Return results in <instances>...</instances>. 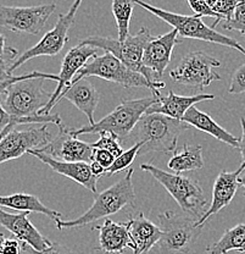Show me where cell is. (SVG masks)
Here are the masks:
<instances>
[{"mask_svg":"<svg viewBox=\"0 0 245 254\" xmlns=\"http://www.w3.org/2000/svg\"><path fill=\"white\" fill-rule=\"evenodd\" d=\"M220 66V60L205 52H192L182 58L170 71V76L176 83L202 91L213 81H220L221 76L215 72Z\"/></svg>","mask_w":245,"mask_h":254,"instance_id":"obj_10","label":"cell"},{"mask_svg":"<svg viewBox=\"0 0 245 254\" xmlns=\"http://www.w3.org/2000/svg\"><path fill=\"white\" fill-rule=\"evenodd\" d=\"M94 229L99 231V243L96 251L115 254L123 253L126 248L132 250L133 245L126 222H115L110 219H105L104 224L96 226Z\"/></svg>","mask_w":245,"mask_h":254,"instance_id":"obj_21","label":"cell"},{"mask_svg":"<svg viewBox=\"0 0 245 254\" xmlns=\"http://www.w3.org/2000/svg\"><path fill=\"white\" fill-rule=\"evenodd\" d=\"M98 52V48L92 46H83L78 43L77 46L73 47L72 49L68 50L67 54L65 55L64 60L61 64V70H60L59 81H57V87L54 93H51V98L46 108L42 110L41 114L49 115L52 108L59 103L60 97L64 93L65 89L68 88L72 82V79L76 77L78 72L86 66V64L94 58Z\"/></svg>","mask_w":245,"mask_h":254,"instance_id":"obj_14","label":"cell"},{"mask_svg":"<svg viewBox=\"0 0 245 254\" xmlns=\"http://www.w3.org/2000/svg\"><path fill=\"white\" fill-rule=\"evenodd\" d=\"M187 1H188L189 6L192 7V10H193L194 15L196 16H199V17H202V16H210V17L216 18L215 22H213V25L211 26L212 28H215L216 26L220 23V21H222L205 0H187Z\"/></svg>","mask_w":245,"mask_h":254,"instance_id":"obj_33","label":"cell"},{"mask_svg":"<svg viewBox=\"0 0 245 254\" xmlns=\"http://www.w3.org/2000/svg\"><path fill=\"white\" fill-rule=\"evenodd\" d=\"M115 157L106 149H101V148H93V154H92V160L91 161H97L99 163L102 168L107 169L109 166H111V164L114 163Z\"/></svg>","mask_w":245,"mask_h":254,"instance_id":"obj_36","label":"cell"},{"mask_svg":"<svg viewBox=\"0 0 245 254\" xmlns=\"http://www.w3.org/2000/svg\"><path fill=\"white\" fill-rule=\"evenodd\" d=\"M41 152L46 153L50 157L62 161H84L91 163L93 147L91 143L78 139V137L73 136L70 129L64 124L59 126V132L56 136L52 137L46 147L41 148Z\"/></svg>","mask_w":245,"mask_h":254,"instance_id":"obj_15","label":"cell"},{"mask_svg":"<svg viewBox=\"0 0 245 254\" xmlns=\"http://www.w3.org/2000/svg\"><path fill=\"white\" fill-rule=\"evenodd\" d=\"M223 28L228 31H238L245 37V0H241L231 20L225 21Z\"/></svg>","mask_w":245,"mask_h":254,"instance_id":"obj_31","label":"cell"},{"mask_svg":"<svg viewBox=\"0 0 245 254\" xmlns=\"http://www.w3.org/2000/svg\"><path fill=\"white\" fill-rule=\"evenodd\" d=\"M142 147H143V143L142 142L134 143L130 149L125 150L120 157L115 159L114 163L111 164V166H109V168L105 170L104 176H112V175L120 173V171L131 169L132 164L136 160L137 155L139 154V150H141Z\"/></svg>","mask_w":245,"mask_h":254,"instance_id":"obj_29","label":"cell"},{"mask_svg":"<svg viewBox=\"0 0 245 254\" xmlns=\"http://www.w3.org/2000/svg\"><path fill=\"white\" fill-rule=\"evenodd\" d=\"M0 206L14 209L18 211H30V213H39L48 216L52 221L57 220L62 216L61 213L48 208L41 202L37 195L26 194V193H15L11 195H0Z\"/></svg>","mask_w":245,"mask_h":254,"instance_id":"obj_25","label":"cell"},{"mask_svg":"<svg viewBox=\"0 0 245 254\" xmlns=\"http://www.w3.org/2000/svg\"><path fill=\"white\" fill-rule=\"evenodd\" d=\"M46 79L57 82L59 76L34 71L30 77L10 84L6 93L2 97L1 105L11 119L41 115L42 110L48 105L51 98V93L43 88Z\"/></svg>","mask_w":245,"mask_h":254,"instance_id":"obj_2","label":"cell"},{"mask_svg":"<svg viewBox=\"0 0 245 254\" xmlns=\"http://www.w3.org/2000/svg\"><path fill=\"white\" fill-rule=\"evenodd\" d=\"M239 185H241L242 187H243L244 189V190H245V175H241V176H239Z\"/></svg>","mask_w":245,"mask_h":254,"instance_id":"obj_44","label":"cell"},{"mask_svg":"<svg viewBox=\"0 0 245 254\" xmlns=\"http://www.w3.org/2000/svg\"><path fill=\"white\" fill-rule=\"evenodd\" d=\"M12 60L9 59H0V83L1 82H7L14 79L16 76H14L10 71V67L12 65Z\"/></svg>","mask_w":245,"mask_h":254,"instance_id":"obj_39","label":"cell"},{"mask_svg":"<svg viewBox=\"0 0 245 254\" xmlns=\"http://www.w3.org/2000/svg\"><path fill=\"white\" fill-rule=\"evenodd\" d=\"M100 137L97 142H94L92 144L93 148H101V149H106L114 155L115 158L120 157L123 153L122 145H121L120 139L117 137H115L114 134L107 133V132H102V133H99Z\"/></svg>","mask_w":245,"mask_h":254,"instance_id":"obj_30","label":"cell"},{"mask_svg":"<svg viewBox=\"0 0 245 254\" xmlns=\"http://www.w3.org/2000/svg\"><path fill=\"white\" fill-rule=\"evenodd\" d=\"M89 164H91V170L92 173H93V175H96L97 177L104 176L105 170H106V169L102 168V166L100 165L99 163H97V161H91Z\"/></svg>","mask_w":245,"mask_h":254,"instance_id":"obj_43","label":"cell"},{"mask_svg":"<svg viewBox=\"0 0 245 254\" xmlns=\"http://www.w3.org/2000/svg\"><path fill=\"white\" fill-rule=\"evenodd\" d=\"M133 0H112L111 10L118 31V41L125 42L130 36V22L133 14Z\"/></svg>","mask_w":245,"mask_h":254,"instance_id":"obj_28","label":"cell"},{"mask_svg":"<svg viewBox=\"0 0 245 254\" xmlns=\"http://www.w3.org/2000/svg\"><path fill=\"white\" fill-rule=\"evenodd\" d=\"M133 1L134 4L144 7L150 14L155 15L160 20L165 21L166 23L172 26L175 30H177L180 38L199 39V41L209 42V43L220 44V46L238 50V52L245 55V48L241 43H238L236 39L231 38V37H227L225 34L220 33V32L215 31V28L205 25V22L199 16H187L166 11V10L152 6V5L147 4L143 0H133Z\"/></svg>","mask_w":245,"mask_h":254,"instance_id":"obj_7","label":"cell"},{"mask_svg":"<svg viewBox=\"0 0 245 254\" xmlns=\"http://www.w3.org/2000/svg\"><path fill=\"white\" fill-rule=\"evenodd\" d=\"M5 238H6V237H5L4 235L0 234V254H1V246H2V242H4Z\"/></svg>","mask_w":245,"mask_h":254,"instance_id":"obj_45","label":"cell"},{"mask_svg":"<svg viewBox=\"0 0 245 254\" xmlns=\"http://www.w3.org/2000/svg\"><path fill=\"white\" fill-rule=\"evenodd\" d=\"M241 125H242V137L239 138V152H241L243 161H245V119H241Z\"/></svg>","mask_w":245,"mask_h":254,"instance_id":"obj_42","label":"cell"},{"mask_svg":"<svg viewBox=\"0 0 245 254\" xmlns=\"http://www.w3.org/2000/svg\"><path fill=\"white\" fill-rule=\"evenodd\" d=\"M167 166L170 170L176 174L196 171L204 168V158H202L201 145L184 144L181 152H176L173 157L168 160Z\"/></svg>","mask_w":245,"mask_h":254,"instance_id":"obj_26","label":"cell"},{"mask_svg":"<svg viewBox=\"0 0 245 254\" xmlns=\"http://www.w3.org/2000/svg\"><path fill=\"white\" fill-rule=\"evenodd\" d=\"M52 139L48 124L26 129L14 128L0 139V164L27 154L31 149H41Z\"/></svg>","mask_w":245,"mask_h":254,"instance_id":"obj_13","label":"cell"},{"mask_svg":"<svg viewBox=\"0 0 245 254\" xmlns=\"http://www.w3.org/2000/svg\"><path fill=\"white\" fill-rule=\"evenodd\" d=\"M182 121H184V123L188 124L189 126L194 127V128L199 129V131L209 133L210 136L213 137V138L231 145L232 148L239 147L238 137H234L233 134H231L228 131H226L223 127H221L215 120H213L209 114L199 110L196 105L187 111L186 115L182 119Z\"/></svg>","mask_w":245,"mask_h":254,"instance_id":"obj_24","label":"cell"},{"mask_svg":"<svg viewBox=\"0 0 245 254\" xmlns=\"http://www.w3.org/2000/svg\"><path fill=\"white\" fill-rule=\"evenodd\" d=\"M22 242L17 238H5L1 246V254H21Z\"/></svg>","mask_w":245,"mask_h":254,"instance_id":"obj_37","label":"cell"},{"mask_svg":"<svg viewBox=\"0 0 245 254\" xmlns=\"http://www.w3.org/2000/svg\"><path fill=\"white\" fill-rule=\"evenodd\" d=\"M22 252L27 254H73L70 248L57 242L52 243L49 248H47L44 251H36L32 247L26 245V243H22Z\"/></svg>","mask_w":245,"mask_h":254,"instance_id":"obj_35","label":"cell"},{"mask_svg":"<svg viewBox=\"0 0 245 254\" xmlns=\"http://www.w3.org/2000/svg\"><path fill=\"white\" fill-rule=\"evenodd\" d=\"M132 240L134 254H146L152 250L161 237V229L144 216L143 213L132 216L126 222Z\"/></svg>","mask_w":245,"mask_h":254,"instance_id":"obj_20","label":"cell"},{"mask_svg":"<svg viewBox=\"0 0 245 254\" xmlns=\"http://www.w3.org/2000/svg\"><path fill=\"white\" fill-rule=\"evenodd\" d=\"M149 30L147 27L141 28L133 36H128L125 42H120L118 39L110 38V37L92 36L82 39L80 44L83 46H92L98 49H102L114 54L117 59L125 64L128 68L141 73L146 77L152 86V95L161 97V89L165 88V82L155 79L152 73L143 65V54L147 42L151 38Z\"/></svg>","mask_w":245,"mask_h":254,"instance_id":"obj_4","label":"cell"},{"mask_svg":"<svg viewBox=\"0 0 245 254\" xmlns=\"http://www.w3.org/2000/svg\"><path fill=\"white\" fill-rule=\"evenodd\" d=\"M231 251L245 252V224L226 230L220 240L206 247V254H227Z\"/></svg>","mask_w":245,"mask_h":254,"instance_id":"obj_27","label":"cell"},{"mask_svg":"<svg viewBox=\"0 0 245 254\" xmlns=\"http://www.w3.org/2000/svg\"><path fill=\"white\" fill-rule=\"evenodd\" d=\"M205 1L207 2V4L210 5V6H213V5H215V2H216V0H205Z\"/></svg>","mask_w":245,"mask_h":254,"instance_id":"obj_46","label":"cell"},{"mask_svg":"<svg viewBox=\"0 0 245 254\" xmlns=\"http://www.w3.org/2000/svg\"><path fill=\"white\" fill-rule=\"evenodd\" d=\"M228 92L232 94L245 93V64L236 68L232 75Z\"/></svg>","mask_w":245,"mask_h":254,"instance_id":"obj_34","label":"cell"},{"mask_svg":"<svg viewBox=\"0 0 245 254\" xmlns=\"http://www.w3.org/2000/svg\"><path fill=\"white\" fill-rule=\"evenodd\" d=\"M82 1L83 0H75L72 6L70 7V10L66 14L59 15V18H57L52 30L47 32L43 38L36 46L27 49L20 57L16 58V60L12 63L11 67H10L11 73L20 66H22L23 64L27 63L28 60H32L38 57H56L64 49L65 44L70 39L68 38V31H70L71 26L75 22L76 14L80 9Z\"/></svg>","mask_w":245,"mask_h":254,"instance_id":"obj_11","label":"cell"},{"mask_svg":"<svg viewBox=\"0 0 245 254\" xmlns=\"http://www.w3.org/2000/svg\"><path fill=\"white\" fill-rule=\"evenodd\" d=\"M160 98L161 97L151 95V97L141 98V99L123 100L120 105H117L111 113L107 114L98 123L93 125L82 126L77 129H70V131L76 137L82 136V134L107 132L122 141L132 133L134 127L143 118L147 109L160 102Z\"/></svg>","mask_w":245,"mask_h":254,"instance_id":"obj_5","label":"cell"},{"mask_svg":"<svg viewBox=\"0 0 245 254\" xmlns=\"http://www.w3.org/2000/svg\"><path fill=\"white\" fill-rule=\"evenodd\" d=\"M181 42L182 38L178 37V32L175 28L162 36L151 37L147 42L143 54V65L152 73L155 79L161 81L171 62L173 49Z\"/></svg>","mask_w":245,"mask_h":254,"instance_id":"obj_16","label":"cell"},{"mask_svg":"<svg viewBox=\"0 0 245 254\" xmlns=\"http://www.w3.org/2000/svg\"><path fill=\"white\" fill-rule=\"evenodd\" d=\"M61 99L68 100L78 110L82 111L88 118L89 125H93L97 123L94 120V111H96L100 102V94L88 79L82 78L71 84L61 94L60 100Z\"/></svg>","mask_w":245,"mask_h":254,"instance_id":"obj_22","label":"cell"},{"mask_svg":"<svg viewBox=\"0 0 245 254\" xmlns=\"http://www.w3.org/2000/svg\"><path fill=\"white\" fill-rule=\"evenodd\" d=\"M244 170L245 161L242 163V165L236 171H232V173L221 171L218 174V176L215 180V184H213L211 204H210L206 213L204 214V216L197 221L199 226L204 227L205 222L209 220V218H211L212 215H215L218 211L222 210L223 208L231 204L237 190H238V187L241 186L238 180Z\"/></svg>","mask_w":245,"mask_h":254,"instance_id":"obj_19","label":"cell"},{"mask_svg":"<svg viewBox=\"0 0 245 254\" xmlns=\"http://www.w3.org/2000/svg\"><path fill=\"white\" fill-rule=\"evenodd\" d=\"M215 95L213 94H205L200 93L191 97H184V95L176 94L173 91H170L167 95L160 98V102L157 104L152 105L151 108L147 109V114L157 113L162 115L168 116V118L176 119V120H182L186 113L191 109L192 107L197 104L200 102L205 100H213Z\"/></svg>","mask_w":245,"mask_h":254,"instance_id":"obj_23","label":"cell"},{"mask_svg":"<svg viewBox=\"0 0 245 254\" xmlns=\"http://www.w3.org/2000/svg\"><path fill=\"white\" fill-rule=\"evenodd\" d=\"M91 76L121 84L125 88L144 87V88L151 89L152 92L151 83L143 75L128 68L120 59H117L114 54L109 52H105L100 57L96 55L93 59L89 60L72 79L71 84L82 78L91 77Z\"/></svg>","mask_w":245,"mask_h":254,"instance_id":"obj_9","label":"cell"},{"mask_svg":"<svg viewBox=\"0 0 245 254\" xmlns=\"http://www.w3.org/2000/svg\"><path fill=\"white\" fill-rule=\"evenodd\" d=\"M30 211L10 214L0 208V226L11 232L15 238L32 247L36 251H44L52 245L47 237L31 222Z\"/></svg>","mask_w":245,"mask_h":254,"instance_id":"obj_17","label":"cell"},{"mask_svg":"<svg viewBox=\"0 0 245 254\" xmlns=\"http://www.w3.org/2000/svg\"><path fill=\"white\" fill-rule=\"evenodd\" d=\"M241 0H216L212 10L223 21L231 20Z\"/></svg>","mask_w":245,"mask_h":254,"instance_id":"obj_32","label":"cell"},{"mask_svg":"<svg viewBox=\"0 0 245 254\" xmlns=\"http://www.w3.org/2000/svg\"><path fill=\"white\" fill-rule=\"evenodd\" d=\"M27 154L33 155L42 163L48 165L51 170L55 173L62 175V176L68 177V179L73 180L81 186L86 187L93 193H98L97 190V184H98L99 177L93 175L91 170V164L84 163V161H76V163H71V161H62L57 160V159L50 157L46 153L41 152L38 149H31L28 150Z\"/></svg>","mask_w":245,"mask_h":254,"instance_id":"obj_18","label":"cell"},{"mask_svg":"<svg viewBox=\"0 0 245 254\" xmlns=\"http://www.w3.org/2000/svg\"><path fill=\"white\" fill-rule=\"evenodd\" d=\"M133 169H128L127 173L122 179L115 182L109 189L102 190L101 193H97L94 203L91 208L73 220H55V225L59 230L73 229V227H82L100 220L102 218H107L110 215L118 213L125 209L126 206L136 208L137 197L134 192L133 182Z\"/></svg>","mask_w":245,"mask_h":254,"instance_id":"obj_1","label":"cell"},{"mask_svg":"<svg viewBox=\"0 0 245 254\" xmlns=\"http://www.w3.org/2000/svg\"><path fill=\"white\" fill-rule=\"evenodd\" d=\"M10 123H11V116L4 110L1 103H0V133L10 125Z\"/></svg>","mask_w":245,"mask_h":254,"instance_id":"obj_41","label":"cell"},{"mask_svg":"<svg viewBox=\"0 0 245 254\" xmlns=\"http://www.w3.org/2000/svg\"><path fill=\"white\" fill-rule=\"evenodd\" d=\"M31 75H32V72H30V73H26V75L16 76V77H15L14 79H11V81H7V82H1V83H0V103H1V99H2V97H4L5 93H6V89L9 88V86H10V84H11V83H14V82H16V81H20V79H23V78H27V77H30Z\"/></svg>","mask_w":245,"mask_h":254,"instance_id":"obj_40","label":"cell"},{"mask_svg":"<svg viewBox=\"0 0 245 254\" xmlns=\"http://www.w3.org/2000/svg\"><path fill=\"white\" fill-rule=\"evenodd\" d=\"M55 9V4L38 6H6L0 4V27L17 33L38 34Z\"/></svg>","mask_w":245,"mask_h":254,"instance_id":"obj_12","label":"cell"},{"mask_svg":"<svg viewBox=\"0 0 245 254\" xmlns=\"http://www.w3.org/2000/svg\"><path fill=\"white\" fill-rule=\"evenodd\" d=\"M18 52L15 48L6 46V38L0 33V59H9L15 62Z\"/></svg>","mask_w":245,"mask_h":254,"instance_id":"obj_38","label":"cell"},{"mask_svg":"<svg viewBox=\"0 0 245 254\" xmlns=\"http://www.w3.org/2000/svg\"><path fill=\"white\" fill-rule=\"evenodd\" d=\"M189 128L192 126L182 120L162 114L146 113L128 137H132L136 143H143L139 150L141 155L149 152L170 154L176 152L178 137Z\"/></svg>","mask_w":245,"mask_h":254,"instance_id":"obj_3","label":"cell"},{"mask_svg":"<svg viewBox=\"0 0 245 254\" xmlns=\"http://www.w3.org/2000/svg\"><path fill=\"white\" fill-rule=\"evenodd\" d=\"M161 237L157 242L160 254H188L202 232L193 216L175 211L159 215Z\"/></svg>","mask_w":245,"mask_h":254,"instance_id":"obj_8","label":"cell"},{"mask_svg":"<svg viewBox=\"0 0 245 254\" xmlns=\"http://www.w3.org/2000/svg\"><path fill=\"white\" fill-rule=\"evenodd\" d=\"M141 170L149 173L165 187L171 197L181 206L183 213L193 216L197 221L206 213L205 208L207 205V199L199 182L194 179L181 174L167 173L151 164H142Z\"/></svg>","mask_w":245,"mask_h":254,"instance_id":"obj_6","label":"cell"}]
</instances>
